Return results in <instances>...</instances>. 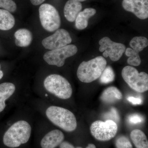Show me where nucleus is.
<instances>
[{"label":"nucleus","instance_id":"423d86ee","mask_svg":"<svg viewBox=\"0 0 148 148\" xmlns=\"http://www.w3.org/2000/svg\"><path fill=\"white\" fill-rule=\"evenodd\" d=\"M41 24L49 32H53L61 26L60 15L54 6L48 3L43 4L39 9Z\"/></svg>","mask_w":148,"mask_h":148},{"label":"nucleus","instance_id":"f3484780","mask_svg":"<svg viewBox=\"0 0 148 148\" xmlns=\"http://www.w3.org/2000/svg\"><path fill=\"white\" fill-rule=\"evenodd\" d=\"M123 97L121 92L114 86H110L103 91L101 99L107 103H113L121 100Z\"/></svg>","mask_w":148,"mask_h":148},{"label":"nucleus","instance_id":"2eb2a0df","mask_svg":"<svg viewBox=\"0 0 148 148\" xmlns=\"http://www.w3.org/2000/svg\"><path fill=\"white\" fill-rule=\"evenodd\" d=\"M16 45L19 47H27L32 43L33 35L28 29H19L14 35Z\"/></svg>","mask_w":148,"mask_h":148},{"label":"nucleus","instance_id":"f8f14e48","mask_svg":"<svg viewBox=\"0 0 148 148\" xmlns=\"http://www.w3.org/2000/svg\"><path fill=\"white\" fill-rule=\"evenodd\" d=\"M64 139V133L59 130L50 131L42 138L41 141L42 148H55L60 145Z\"/></svg>","mask_w":148,"mask_h":148},{"label":"nucleus","instance_id":"4be33fe9","mask_svg":"<svg viewBox=\"0 0 148 148\" xmlns=\"http://www.w3.org/2000/svg\"><path fill=\"white\" fill-rule=\"evenodd\" d=\"M100 77V82L104 84L113 82L115 78V74L112 68L110 66H106Z\"/></svg>","mask_w":148,"mask_h":148},{"label":"nucleus","instance_id":"5701e85b","mask_svg":"<svg viewBox=\"0 0 148 148\" xmlns=\"http://www.w3.org/2000/svg\"><path fill=\"white\" fill-rule=\"evenodd\" d=\"M116 148H132V146L129 139L125 136L121 135L118 137L115 141Z\"/></svg>","mask_w":148,"mask_h":148},{"label":"nucleus","instance_id":"6ab92c4d","mask_svg":"<svg viewBox=\"0 0 148 148\" xmlns=\"http://www.w3.org/2000/svg\"><path fill=\"white\" fill-rule=\"evenodd\" d=\"M130 137L136 148H148L147 136L142 130H134L130 133Z\"/></svg>","mask_w":148,"mask_h":148},{"label":"nucleus","instance_id":"1a4fd4ad","mask_svg":"<svg viewBox=\"0 0 148 148\" xmlns=\"http://www.w3.org/2000/svg\"><path fill=\"white\" fill-rule=\"evenodd\" d=\"M99 50L103 52L104 57H109L113 61L119 60L126 49L123 44L112 41L108 37H105L100 40Z\"/></svg>","mask_w":148,"mask_h":148},{"label":"nucleus","instance_id":"412c9836","mask_svg":"<svg viewBox=\"0 0 148 148\" xmlns=\"http://www.w3.org/2000/svg\"><path fill=\"white\" fill-rule=\"evenodd\" d=\"M125 51V55L129 57L127 60V64L131 66H140L141 60L139 56V52L130 48H127Z\"/></svg>","mask_w":148,"mask_h":148},{"label":"nucleus","instance_id":"a878e982","mask_svg":"<svg viewBox=\"0 0 148 148\" xmlns=\"http://www.w3.org/2000/svg\"><path fill=\"white\" fill-rule=\"evenodd\" d=\"M128 121L132 124H136L141 123L144 121V119L142 116L138 114H132L130 115L128 118Z\"/></svg>","mask_w":148,"mask_h":148},{"label":"nucleus","instance_id":"f03ea898","mask_svg":"<svg viewBox=\"0 0 148 148\" xmlns=\"http://www.w3.org/2000/svg\"><path fill=\"white\" fill-rule=\"evenodd\" d=\"M107 66V61L103 56H99L80 64L77 76L82 82L89 83L100 77Z\"/></svg>","mask_w":148,"mask_h":148},{"label":"nucleus","instance_id":"bb28decb","mask_svg":"<svg viewBox=\"0 0 148 148\" xmlns=\"http://www.w3.org/2000/svg\"><path fill=\"white\" fill-rule=\"evenodd\" d=\"M127 101L132 104L135 105H140L142 103V101L140 98H136L132 96H129L127 98Z\"/></svg>","mask_w":148,"mask_h":148},{"label":"nucleus","instance_id":"20e7f679","mask_svg":"<svg viewBox=\"0 0 148 148\" xmlns=\"http://www.w3.org/2000/svg\"><path fill=\"white\" fill-rule=\"evenodd\" d=\"M44 85L46 90L58 98L65 100L71 97V85L65 78L60 75H49L45 79Z\"/></svg>","mask_w":148,"mask_h":148},{"label":"nucleus","instance_id":"cd10ccee","mask_svg":"<svg viewBox=\"0 0 148 148\" xmlns=\"http://www.w3.org/2000/svg\"><path fill=\"white\" fill-rule=\"evenodd\" d=\"M60 148H75L73 145L67 141L62 142L60 145Z\"/></svg>","mask_w":148,"mask_h":148},{"label":"nucleus","instance_id":"ddd939ff","mask_svg":"<svg viewBox=\"0 0 148 148\" xmlns=\"http://www.w3.org/2000/svg\"><path fill=\"white\" fill-rule=\"evenodd\" d=\"M82 4L79 2L69 0L66 2L64 8V16L70 22L75 21L78 14L82 9Z\"/></svg>","mask_w":148,"mask_h":148},{"label":"nucleus","instance_id":"a211bd4d","mask_svg":"<svg viewBox=\"0 0 148 148\" xmlns=\"http://www.w3.org/2000/svg\"><path fill=\"white\" fill-rule=\"evenodd\" d=\"M15 24V18L10 12L0 9V30L8 31L12 29Z\"/></svg>","mask_w":148,"mask_h":148},{"label":"nucleus","instance_id":"9d476101","mask_svg":"<svg viewBox=\"0 0 148 148\" xmlns=\"http://www.w3.org/2000/svg\"><path fill=\"white\" fill-rule=\"evenodd\" d=\"M72 38L68 31L58 29L51 36L43 40L42 45L46 49L53 50L64 47L72 42Z\"/></svg>","mask_w":148,"mask_h":148},{"label":"nucleus","instance_id":"393cba45","mask_svg":"<svg viewBox=\"0 0 148 148\" xmlns=\"http://www.w3.org/2000/svg\"><path fill=\"white\" fill-rule=\"evenodd\" d=\"M107 120L113 121L115 122L119 123L120 121V116L118 112L115 108H112L110 110L106 113L104 116Z\"/></svg>","mask_w":148,"mask_h":148},{"label":"nucleus","instance_id":"2f4dec72","mask_svg":"<svg viewBox=\"0 0 148 148\" xmlns=\"http://www.w3.org/2000/svg\"><path fill=\"white\" fill-rule=\"evenodd\" d=\"M74 1H76L80 2L84 1H86V0H74Z\"/></svg>","mask_w":148,"mask_h":148},{"label":"nucleus","instance_id":"dca6fc26","mask_svg":"<svg viewBox=\"0 0 148 148\" xmlns=\"http://www.w3.org/2000/svg\"><path fill=\"white\" fill-rule=\"evenodd\" d=\"M96 11L95 9L87 8L80 12L78 14L75 20V27L79 30L86 28L88 25L89 18L95 15Z\"/></svg>","mask_w":148,"mask_h":148},{"label":"nucleus","instance_id":"0eeeda50","mask_svg":"<svg viewBox=\"0 0 148 148\" xmlns=\"http://www.w3.org/2000/svg\"><path fill=\"white\" fill-rule=\"evenodd\" d=\"M91 134L96 140L107 141L113 138L116 135L118 125L116 123L112 120L106 121H96L90 125Z\"/></svg>","mask_w":148,"mask_h":148},{"label":"nucleus","instance_id":"aec40b11","mask_svg":"<svg viewBox=\"0 0 148 148\" xmlns=\"http://www.w3.org/2000/svg\"><path fill=\"white\" fill-rule=\"evenodd\" d=\"M147 39L145 37L137 36L134 37L130 42V45L133 50L139 53L143 51L145 48L148 46Z\"/></svg>","mask_w":148,"mask_h":148},{"label":"nucleus","instance_id":"c756f323","mask_svg":"<svg viewBox=\"0 0 148 148\" xmlns=\"http://www.w3.org/2000/svg\"><path fill=\"white\" fill-rule=\"evenodd\" d=\"M76 148H83L82 147H77ZM86 148H96V147L94 144H89Z\"/></svg>","mask_w":148,"mask_h":148},{"label":"nucleus","instance_id":"9b49d317","mask_svg":"<svg viewBox=\"0 0 148 148\" xmlns=\"http://www.w3.org/2000/svg\"><path fill=\"white\" fill-rule=\"evenodd\" d=\"M123 8L141 19L148 17V0H123Z\"/></svg>","mask_w":148,"mask_h":148},{"label":"nucleus","instance_id":"7c9ffc66","mask_svg":"<svg viewBox=\"0 0 148 148\" xmlns=\"http://www.w3.org/2000/svg\"><path fill=\"white\" fill-rule=\"evenodd\" d=\"M0 69H1V65H0ZM3 76V73L2 71L0 70V80L2 78Z\"/></svg>","mask_w":148,"mask_h":148},{"label":"nucleus","instance_id":"39448f33","mask_svg":"<svg viewBox=\"0 0 148 148\" xmlns=\"http://www.w3.org/2000/svg\"><path fill=\"white\" fill-rule=\"evenodd\" d=\"M122 76L125 82L133 90L139 92L148 90V75L145 72L139 73L131 66H126L123 69Z\"/></svg>","mask_w":148,"mask_h":148},{"label":"nucleus","instance_id":"7ed1b4c3","mask_svg":"<svg viewBox=\"0 0 148 148\" xmlns=\"http://www.w3.org/2000/svg\"><path fill=\"white\" fill-rule=\"evenodd\" d=\"M46 114L53 124L65 131L72 132L77 128L76 118L74 114L67 109L51 106L47 109Z\"/></svg>","mask_w":148,"mask_h":148},{"label":"nucleus","instance_id":"4468645a","mask_svg":"<svg viewBox=\"0 0 148 148\" xmlns=\"http://www.w3.org/2000/svg\"><path fill=\"white\" fill-rule=\"evenodd\" d=\"M15 89V85L12 83L4 82L0 84V113L5 108L6 100L13 95Z\"/></svg>","mask_w":148,"mask_h":148},{"label":"nucleus","instance_id":"b1692460","mask_svg":"<svg viewBox=\"0 0 148 148\" xmlns=\"http://www.w3.org/2000/svg\"><path fill=\"white\" fill-rule=\"evenodd\" d=\"M0 8L4 9L10 12H14L16 11L17 7L12 0H0Z\"/></svg>","mask_w":148,"mask_h":148},{"label":"nucleus","instance_id":"f257e3e1","mask_svg":"<svg viewBox=\"0 0 148 148\" xmlns=\"http://www.w3.org/2000/svg\"><path fill=\"white\" fill-rule=\"evenodd\" d=\"M31 132L32 127L28 122L19 121L12 125L6 131L3 142L8 147H18L29 141Z\"/></svg>","mask_w":148,"mask_h":148},{"label":"nucleus","instance_id":"6e6552de","mask_svg":"<svg viewBox=\"0 0 148 148\" xmlns=\"http://www.w3.org/2000/svg\"><path fill=\"white\" fill-rule=\"evenodd\" d=\"M77 50L75 45H68L46 52L43 56L44 60L49 65L61 67L65 64L66 58L75 55Z\"/></svg>","mask_w":148,"mask_h":148},{"label":"nucleus","instance_id":"c85d7f7f","mask_svg":"<svg viewBox=\"0 0 148 148\" xmlns=\"http://www.w3.org/2000/svg\"><path fill=\"white\" fill-rule=\"evenodd\" d=\"M33 5H38L45 1V0H30Z\"/></svg>","mask_w":148,"mask_h":148}]
</instances>
